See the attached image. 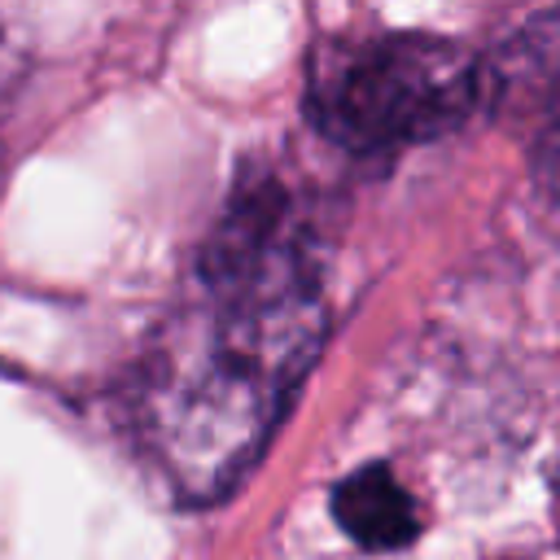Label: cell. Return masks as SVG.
<instances>
[{
  "label": "cell",
  "mask_w": 560,
  "mask_h": 560,
  "mask_svg": "<svg viewBox=\"0 0 560 560\" xmlns=\"http://www.w3.org/2000/svg\"><path fill=\"white\" fill-rule=\"evenodd\" d=\"M201 306L175 315L136 385V429L179 503H219L262 459L328 337L319 241L302 214L236 219L197 254Z\"/></svg>",
  "instance_id": "1"
},
{
  "label": "cell",
  "mask_w": 560,
  "mask_h": 560,
  "mask_svg": "<svg viewBox=\"0 0 560 560\" xmlns=\"http://www.w3.org/2000/svg\"><path fill=\"white\" fill-rule=\"evenodd\" d=\"M490 109L477 52L429 31L324 44L306 74V122L350 153H394L459 131Z\"/></svg>",
  "instance_id": "2"
},
{
  "label": "cell",
  "mask_w": 560,
  "mask_h": 560,
  "mask_svg": "<svg viewBox=\"0 0 560 560\" xmlns=\"http://www.w3.org/2000/svg\"><path fill=\"white\" fill-rule=\"evenodd\" d=\"M332 521L346 538H354L363 551H402L420 534L416 499L398 481V472L385 459H372L354 472H346L332 486Z\"/></svg>",
  "instance_id": "3"
}]
</instances>
